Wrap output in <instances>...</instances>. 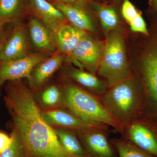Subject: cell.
I'll list each match as a JSON object with an SVG mask.
<instances>
[{"mask_svg":"<svg viewBox=\"0 0 157 157\" xmlns=\"http://www.w3.org/2000/svg\"><path fill=\"white\" fill-rule=\"evenodd\" d=\"M104 45L90 35L86 34L70 55L88 72L96 75L100 64Z\"/></svg>","mask_w":157,"mask_h":157,"instance_id":"ba28073f","label":"cell"},{"mask_svg":"<svg viewBox=\"0 0 157 157\" xmlns=\"http://www.w3.org/2000/svg\"><path fill=\"white\" fill-rule=\"evenodd\" d=\"M4 98L29 157H73L59 142L54 129L44 120L31 90L20 80L10 81Z\"/></svg>","mask_w":157,"mask_h":157,"instance_id":"6da1fadb","label":"cell"},{"mask_svg":"<svg viewBox=\"0 0 157 157\" xmlns=\"http://www.w3.org/2000/svg\"><path fill=\"white\" fill-rule=\"evenodd\" d=\"M76 132L90 157H114L107 135L108 131L90 128Z\"/></svg>","mask_w":157,"mask_h":157,"instance_id":"9c48e42d","label":"cell"},{"mask_svg":"<svg viewBox=\"0 0 157 157\" xmlns=\"http://www.w3.org/2000/svg\"><path fill=\"white\" fill-rule=\"evenodd\" d=\"M12 138L6 133L0 132V154L7 149L12 143Z\"/></svg>","mask_w":157,"mask_h":157,"instance_id":"484cf974","label":"cell"},{"mask_svg":"<svg viewBox=\"0 0 157 157\" xmlns=\"http://www.w3.org/2000/svg\"><path fill=\"white\" fill-rule=\"evenodd\" d=\"M4 42H5V41L3 40V41H1V42H0V52H1V48H2V45L3 44H4Z\"/></svg>","mask_w":157,"mask_h":157,"instance_id":"f546056e","label":"cell"},{"mask_svg":"<svg viewBox=\"0 0 157 157\" xmlns=\"http://www.w3.org/2000/svg\"><path fill=\"white\" fill-rule=\"evenodd\" d=\"M94 7L105 32L109 33L115 29L118 22L115 10L111 7L101 4H94Z\"/></svg>","mask_w":157,"mask_h":157,"instance_id":"44dd1931","label":"cell"},{"mask_svg":"<svg viewBox=\"0 0 157 157\" xmlns=\"http://www.w3.org/2000/svg\"><path fill=\"white\" fill-rule=\"evenodd\" d=\"M63 107L90 124L109 131V127L122 134L124 127L105 109L100 98L76 85L69 83L63 88Z\"/></svg>","mask_w":157,"mask_h":157,"instance_id":"3957f363","label":"cell"},{"mask_svg":"<svg viewBox=\"0 0 157 157\" xmlns=\"http://www.w3.org/2000/svg\"><path fill=\"white\" fill-rule=\"evenodd\" d=\"M140 70L144 86L157 107V33L152 37L143 51Z\"/></svg>","mask_w":157,"mask_h":157,"instance_id":"8992f818","label":"cell"},{"mask_svg":"<svg viewBox=\"0 0 157 157\" xmlns=\"http://www.w3.org/2000/svg\"><path fill=\"white\" fill-rule=\"evenodd\" d=\"M35 100L39 107L43 109H56L63 107L64 95L63 89L52 85L42 90Z\"/></svg>","mask_w":157,"mask_h":157,"instance_id":"d6986e66","label":"cell"},{"mask_svg":"<svg viewBox=\"0 0 157 157\" xmlns=\"http://www.w3.org/2000/svg\"><path fill=\"white\" fill-rule=\"evenodd\" d=\"M97 73L109 87L131 75L124 39L119 31L114 29L108 34Z\"/></svg>","mask_w":157,"mask_h":157,"instance_id":"277c9868","label":"cell"},{"mask_svg":"<svg viewBox=\"0 0 157 157\" xmlns=\"http://www.w3.org/2000/svg\"><path fill=\"white\" fill-rule=\"evenodd\" d=\"M67 73L70 78L84 87L85 90L98 98L103 96L109 88L107 82L88 71L72 68L67 69Z\"/></svg>","mask_w":157,"mask_h":157,"instance_id":"9a60e30c","label":"cell"},{"mask_svg":"<svg viewBox=\"0 0 157 157\" xmlns=\"http://www.w3.org/2000/svg\"><path fill=\"white\" fill-rule=\"evenodd\" d=\"M46 59L45 55L31 53L23 58L2 62L0 65V86L6 81H13L26 78L29 82L35 67Z\"/></svg>","mask_w":157,"mask_h":157,"instance_id":"52a82bcc","label":"cell"},{"mask_svg":"<svg viewBox=\"0 0 157 157\" xmlns=\"http://www.w3.org/2000/svg\"><path fill=\"white\" fill-rule=\"evenodd\" d=\"M29 30L32 42L37 49L52 52L56 47L53 33L37 18H31L29 21Z\"/></svg>","mask_w":157,"mask_h":157,"instance_id":"2e32d148","label":"cell"},{"mask_svg":"<svg viewBox=\"0 0 157 157\" xmlns=\"http://www.w3.org/2000/svg\"><path fill=\"white\" fill-rule=\"evenodd\" d=\"M150 3L153 8L157 11V0H150Z\"/></svg>","mask_w":157,"mask_h":157,"instance_id":"83f0119b","label":"cell"},{"mask_svg":"<svg viewBox=\"0 0 157 157\" xmlns=\"http://www.w3.org/2000/svg\"><path fill=\"white\" fill-rule=\"evenodd\" d=\"M121 13L123 17L129 23L140 12L129 0H124L122 6Z\"/></svg>","mask_w":157,"mask_h":157,"instance_id":"d4e9b609","label":"cell"},{"mask_svg":"<svg viewBox=\"0 0 157 157\" xmlns=\"http://www.w3.org/2000/svg\"><path fill=\"white\" fill-rule=\"evenodd\" d=\"M28 9L37 19L54 33L66 24L65 15L48 0H27Z\"/></svg>","mask_w":157,"mask_h":157,"instance_id":"7c38bea8","label":"cell"},{"mask_svg":"<svg viewBox=\"0 0 157 157\" xmlns=\"http://www.w3.org/2000/svg\"><path fill=\"white\" fill-rule=\"evenodd\" d=\"M0 2H1V0H0Z\"/></svg>","mask_w":157,"mask_h":157,"instance_id":"4dcf8cb0","label":"cell"},{"mask_svg":"<svg viewBox=\"0 0 157 157\" xmlns=\"http://www.w3.org/2000/svg\"><path fill=\"white\" fill-rule=\"evenodd\" d=\"M41 114L45 122L53 128H64L76 132L90 128L103 129L81 119L64 107L42 109L41 110Z\"/></svg>","mask_w":157,"mask_h":157,"instance_id":"30bf717a","label":"cell"},{"mask_svg":"<svg viewBox=\"0 0 157 157\" xmlns=\"http://www.w3.org/2000/svg\"><path fill=\"white\" fill-rule=\"evenodd\" d=\"M60 144L73 157H90L76 131L64 128H53Z\"/></svg>","mask_w":157,"mask_h":157,"instance_id":"ac0fdd59","label":"cell"},{"mask_svg":"<svg viewBox=\"0 0 157 157\" xmlns=\"http://www.w3.org/2000/svg\"><path fill=\"white\" fill-rule=\"evenodd\" d=\"M63 59V55L56 53L40 62L31 74V86L35 89L42 86L61 66Z\"/></svg>","mask_w":157,"mask_h":157,"instance_id":"e0dca14e","label":"cell"},{"mask_svg":"<svg viewBox=\"0 0 157 157\" xmlns=\"http://www.w3.org/2000/svg\"><path fill=\"white\" fill-rule=\"evenodd\" d=\"M54 2L64 3V4H71L78 2V1H82V0H52ZM88 1V0H86Z\"/></svg>","mask_w":157,"mask_h":157,"instance_id":"4316f807","label":"cell"},{"mask_svg":"<svg viewBox=\"0 0 157 157\" xmlns=\"http://www.w3.org/2000/svg\"><path fill=\"white\" fill-rule=\"evenodd\" d=\"M28 7L27 0H1L0 21H7L19 16Z\"/></svg>","mask_w":157,"mask_h":157,"instance_id":"ffe728a7","label":"cell"},{"mask_svg":"<svg viewBox=\"0 0 157 157\" xmlns=\"http://www.w3.org/2000/svg\"><path fill=\"white\" fill-rule=\"evenodd\" d=\"M11 135L12 143L9 148L0 154V157H29L22 140L14 129Z\"/></svg>","mask_w":157,"mask_h":157,"instance_id":"603a6c76","label":"cell"},{"mask_svg":"<svg viewBox=\"0 0 157 157\" xmlns=\"http://www.w3.org/2000/svg\"><path fill=\"white\" fill-rule=\"evenodd\" d=\"M87 33L70 25L64 24L53 33L56 47L63 53L70 56Z\"/></svg>","mask_w":157,"mask_h":157,"instance_id":"5bb4252c","label":"cell"},{"mask_svg":"<svg viewBox=\"0 0 157 157\" xmlns=\"http://www.w3.org/2000/svg\"><path fill=\"white\" fill-rule=\"evenodd\" d=\"M111 143L116 148L119 157H155L125 139L114 138Z\"/></svg>","mask_w":157,"mask_h":157,"instance_id":"7402d4cb","label":"cell"},{"mask_svg":"<svg viewBox=\"0 0 157 157\" xmlns=\"http://www.w3.org/2000/svg\"><path fill=\"white\" fill-rule=\"evenodd\" d=\"M155 129L139 117L124 127L122 134L124 139L157 157V131Z\"/></svg>","mask_w":157,"mask_h":157,"instance_id":"5b68a950","label":"cell"},{"mask_svg":"<svg viewBox=\"0 0 157 157\" xmlns=\"http://www.w3.org/2000/svg\"><path fill=\"white\" fill-rule=\"evenodd\" d=\"M129 24L131 30L133 32L140 33L145 36H148L149 31L146 22L140 13Z\"/></svg>","mask_w":157,"mask_h":157,"instance_id":"cb8c5ba5","label":"cell"},{"mask_svg":"<svg viewBox=\"0 0 157 157\" xmlns=\"http://www.w3.org/2000/svg\"><path fill=\"white\" fill-rule=\"evenodd\" d=\"M30 52L29 44L24 28H15L4 44L0 52V62L15 60L27 56Z\"/></svg>","mask_w":157,"mask_h":157,"instance_id":"8fae6325","label":"cell"},{"mask_svg":"<svg viewBox=\"0 0 157 157\" xmlns=\"http://www.w3.org/2000/svg\"><path fill=\"white\" fill-rule=\"evenodd\" d=\"M99 98L110 115L124 128L140 116L143 90L138 78L132 74L108 88Z\"/></svg>","mask_w":157,"mask_h":157,"instance_id":"7a4b0ae2","label":"cell"},{"mask_svg":"<svg viewBox=\"0 0 157 157\" xmlns=\"http://www.w3.org/2000/svg\"><path fill=\"white\" fill-rule=\"evenodd\" d=\"M86 0L71 4L53 2L65 15L67 20L76 27L86 32H94L92 21L87 10L83 5Z\"/></svg>","mask_w":157,"mask_h":157,"instance_id":"4fadbf2b","label":"cell"},{"mask_svg":"<svg viewBox=\"0 0 157 157\" xmlns=\"http://www.w3.org/2000/svg\"><path fill=\"white\" fill-rule=\"evenodd\" d=\"M6 22V21H0V31L2 30L3 26L5 25Z\"/></svg>","mask_w":157,"mask_h":157,"instance_id":"f1b7e54d","label":"cell"}]
</instances>
